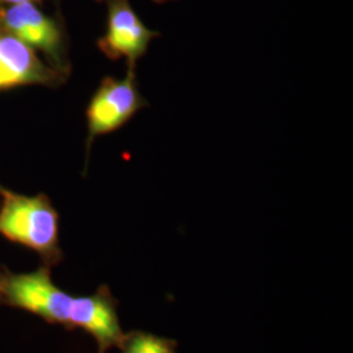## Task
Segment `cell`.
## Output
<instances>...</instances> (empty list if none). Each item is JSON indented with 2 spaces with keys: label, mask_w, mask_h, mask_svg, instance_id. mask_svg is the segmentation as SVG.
Segmentation results:
<instances>
[{
  "label": "cell",
  "mask_w": 353,
  "mask_h": 353,
  "mask_svg": "<svg viewBox=\"0 0 353 353\" xmlns=\"http://www.w3.org/2000/svg\"><path fill=\"white\" fill-rule=\"evenodd\" d=\"M108 7L106 32L99 41L97 48L110 61H126L127 68H137L145 55L152 39L160 37L159 32L151 30L141 21L130 0H103Z\"/></svg>",
  "instance_id": "5"
},
{
  "label": "cell",
  "mask_w": 353,
  "mask_h": 353,
  "mask_svg": "<svg viewBox=\"0 0 353 353\" xmlns=\"http://www.w3.org/2000/svg\"><path fill=\"white\" fill-rule=\"evenodd\" d=\"M65 80L37 51L0 28V93L26 85L58 88Z\"/></svg>",
  "instance_id": "6"
},
{
  "label": "cell",
  "mask_w": 353,
  "mask_h": 353,
  "mask_svg": "<svg viewBox=\"0 0 353 353\" xmlns=\"http://www.w3.org/2000/svg\"><path fill=\"white\" fill-rule=\"evenodd\" d=\"M0 236L37 252L43 265L63 261L59 243V214L45 194L24 195L0 190Z\"/></svg>",
  "instance_id": "1"
},
{
  "label": "cell",
  "mask_w": 353,
  "mask_h": 353,
  "mask_svg": "<svg viewBox=\"0 0 353 353\" xmlns=\"http://www.w3.org/2000/svg\"><path fill=\"white\" fill-rule=\"evenodd\" d=\"M0 28L20 38L38 54L52 70L68 76L71 62L64 28L57 19L42 12L37 3H21L0 7Z\"/></svg>",
  "instance_id": "3"
},
{
  "label": "cell",
  "mask_w": 353,
  "mask_h": 353,
  "mask_svg": "<svg viewBox=\"0 0 353 353\" xmlns=\"http://www.w3.org/2000/svg\"><path fill=\"white\" fill-rule=\"evenodd\" d=\"M122 353H176V341L144 331H130L125 335Z\"/></svg>",
  "instance_id": "8"
},
{
  "label": "cell",
  "mask_w": 353,
  "mask_h": 353,
  "mask_svg": "<svg viewBox=\"0 0 353 353\" xmlns=\"http://www.w3.org/2000/svg\"><path fill=\"white\" fill-rule=\"evenodd\" d=\"M83 330L97 344V353L119 348L126 332L121 326L118 303L108 285H101L92 294L74 296L70 312V330Z\"/></svg>",
  "instance_id": "7"
},
{
  "label": "cell",
  "mask_w": 353,
  "mask_h": 353,
  "mask_svg": "<svg viewBox=\"0 0 353 353\" xmlns=\"http://www.w3.org/2000/svg\"><path fill=\"white\" fill-rule=\"evenodd\" d=\"M72 300V294L52 281L48 265L26 274L0 271V303L26 310L50 325L70 330Z\"/></svg>",
  "instance_id": "2"
},
{
  "label": "cell",
  "mask_w": 353,
  "mask_h": 353,
  "mask_svg": "<svg viewBox=\"0 0 353 353\" xmlns=\"http://www.w3.org/2000/svg\"><path fill=\"white\" fill-rule=\"evenodd\" d=\"M150 102L140 93L134 68H127L122 79L105 76L90 97L87 118V161L93 141L102 135L118 131L127 125Z\"/></svg>",
  "instance_id": "4"
},
{
  "label": "cell",
  "mask_w": 353,
  "mask_h": 353,
  "mask_svg": "<svg viewBox=\"0 0 353 353\" xmlns=\"http://www.w3.org/2000/svg\"><path fill=\"white\" fill-rule=\"evenodd\" d=\"M41 3L42 0H0V7L3 6H13V4H21V3Z\"/></svg>",
  "instance_id": "9"
},
{
  "label": "cell",
  "mask_w": 353,
  "mask_h": 353,
  "mask_svg": "<svg viewBox=\"0 0 353 353\" xmlns=\"http://www.w3.org/2000/svg\"><path fill=\"white\" fill-rule=\"evenodd\" d=\"M1 188H3V186H1V185H0V190H1Z\"/></svg>",
  "instance_id": "11"
},
{
  "label": "cell",
  "mask_w": 353,
  "mask_h": 353,
  "mask_svg": "<svg viewBox=\"0 0 353 353\" xmlns=\"http://www.w3.org/2000/svg\"><path fill=\"white\" fill-rule=\"evenodd\" d=\"M152 1H154L157 4H163V3H168V1H172V0H152Z\"/></svg>",
  "instance_id": "10"
}]
</instances>
